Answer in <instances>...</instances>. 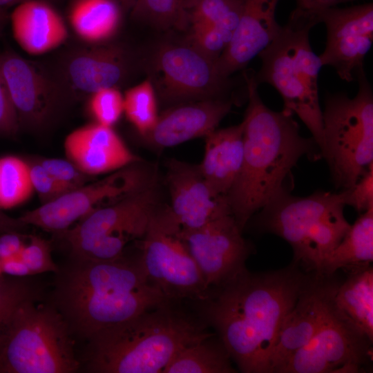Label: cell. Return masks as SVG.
Wrapping results in <instances>:
<instances>
[{
    "label": "cell",
    "mask_w": 373,
    "mask_h": 373,
    "mask_svg": "<svg viewBox=\"0 0 373 373\" xmlns=\"http://www.w3.org/2000/svg\"><path fill=\"white\" fill-rule=\"evenodd\" d=\"M373 260V207L350 225L341 241L326 258L322 275L332 276L341 268L352 270Z\"/></svg>",
    "instance_id": "4316f807"
},
{
    "label": "cell",
    "mask_w": 373,
    "mask_h": 373,
    "mask_svg": "<svg viewBox=\"0 0 373 373\" xmlns=\"http://www.w3.org/2000/svg\"><path fill=\"white\" fill-rule=\"evenodd\" d=\"M166 167L171 202L167 207L181 232L198 229L220 212L230 209L226 197L217 195L211 189L199 165L171 159Z\"/></svg>",
    "instance_id": "2e32d148"
},
{
    "label": "cell",
    "mask_w": 373,
    "mask_h": 373,
    "mask_svg": "<svg viewBox=\"0 0 373 373\" xmlns=\"http://www.w3.org/2000/svg\"><path fill=\"white\" fill-rule=\"evenodd\" d=\"M24 245L20 235L7 231L0 236V260L19 256Z\"/></svg>",
    "instance_id": "60d3db41"
},
{
    "label": "cell",
    "mask_w": 373,
    "mask_h": 373,
    "mask_svg": "<svg viewBox=\"0 0 373 373\" xmlns=\"http://www.w3.org/2000/svg\"><path fill=\"white\" fill-rule=\"evenodd\" d=\"M1 273L13 276H26L32 275L30 269L19 256L0 260Z\"/></svg>",
    "instance_id": "b9f144b4"
},
{
    "label": "cell",
    "mask_w": 373,
    "mask_h": 373,
    "mask_svg": "<svg viewBox=\"0 0 373 373\" xmlns=\"http://www.w3.org/2000/svg\"><path fill=\"white\" fill-rule=\"evenodd\" d=\"M154 66L160 95L169 102L227 98L232 86L218 71L216 59L193 45L163 46Z\"/></svg>",
    "instance_id": "4fadbf2b"
},
{
    "label": "cell",
    "mask_w": 373,
    "mask_h": 373,
    "mask_svg": "<svg viewBox=\"0 0 373 373\" xmlns=\"http://www.w3.org/2000/svg\"><path fill=\"white\" fill-rule=\"evenodd\" d=\"M155 175L143 186L97 209L64 231L75 258L115 260L124 257L128 243L144 238L160 206Z\"/></svg>",
    "instance_id": "9c48e42d"
},
{
    "label": "cell",
    "mask_w": 373,
    "mask_h": 373,
    "mask_svg": "<svg viewBox=\"0 0 373 373\" xmlns=\"http://www.w3.org/2000/svg\"><path fill=\"white\" fill-rule=\"evenodd\" d=\"M127 71V57L120 47L91 45L66 57L60 67L59 82L55 85L59 92L64 88L77 95H90L101 89L116 88Z\"/></svg>",
    "instance_id": "d6986e66"
},
{
    "label": "cell",
    "mask_w": 373,
    "mask_h": 373,
    "mask_svg": "<svg viewBox=\"0 0 373 373\" xmlns=\"http://www.w3.org/2000/svg\"><path fill=\"white\" fill-rule=\"evenodd\" d=\"M64 147L68 160L89 176L111 173L140 161L111 127L96 122L70 133Z\"/></svg>",
    "instance_id": "44dd1931"
},
{
    "label": "cell",
    "mask_w": 373,
    "mask_h": 373,
    "mask_svg": "<svg viewBox=\"0 0 373 373\" xmlns=\"http://www.w3.org/2000/svg\"><path fill=\"white\" fill-rule=\"evenodd\" d=\"M9 18L6 8H0V35Z\"/></svg>",
    "instance_id": "f6af8a7d"
},
{
    "label": "cell",
    "mask_w": 373,
    "mask_h": 373,
    "mask_svg": "<svg viewBox=\"0 0 373 373\" xmlns=\"http://www.w3.org/2000/svg\"><path fill=\"white\" fill-rule=\"evenodd\" d=\"M231 358L213 334L186 345L173 358L163 373H233Z\"/></svg>",
    "instance_id": "83f0119b"
},
{
    "label": "cell",
    "mask_w": 373,
    "mask_h": 373,
    "mask_svg": "<svg viewBox=\"0 0 373 373\" xmlns=\"http://www.w3.org/2000/svg\"><path fill=\"white\" fill-rule=\"evenodd\" d=\"M19 126L17 115L0 70V134L12 135Z\"/></svg>",
    "instance_id": "ab89813d"
},
{
    "label": "cell",
    "mask_w": 373,
    "mask_h": 373,
    "mask_svg": "<svg viewBox=\"0 0 373 373\" xmlns=\"http://www.w3.org/2000/svg\"><path fill=\"white\" fill-rule=\"evenodd\" d=\"M308 280L293 267L256 274L246 269L200 301L204 321L242 372L271 373L282 323Z\"/></svg>",
    "instance_id": "6da1fadb"
},
{
    "label": "cell",
    "mask_w": 373,
    "mask_h": 373,
    "mask_svg": "<svg viewBox=\"0 0 373 373\" xmlns=\"http://www.w3.org/2000/svg\"><path fill=\"white\" fill-rule=\"evenodd\" d=\"M0 70L19 124L32 127L44 124L59 93L53 79L30 61L10 51L0 55Z\"/></svg>",
    "instance_id": "ac0fdd59"
},
{
    "label": "cell",
    "mask_w": 373,
    "mask_h": 373,
    "mask_svg": "<svg viewBox=\"0 0 373 373\" xmlns=\"http://www.w3.org/2000/svg\"><path fill=\"white\" fill-rule=\"evenodd\" d=\"M40 164L68 191L87 184L90 177L80 171L69 160L48 158L42 160Z\"/></svg>",
    "instance_id": "d590c367"
},
{
    "label": "cell",
    "mask_w": 373,
    "mask_h": 373,
    "mask_svg": "<svg viewBox=\"0 0 373 373\" xmlns=\"http://www.w3.org/2000/svg\"><path fill=\"white\" fill-rule=\"evenodd\" d=\"M149 309L90 339L88 369L97 373H163L184 347L214 333L174 308Z\"/></svg>",
    "instance_id": "277c9868"
},
{
    "label": "cell",
    "mask_w": 373,
    "mask_h": 373,
    "mask_svg": "<svg viewBox=\"0 0 373 373\" xmlns=\"http://www.w3.org/2000/svg\"><path fill=\"white\" fill-rule=\"evenodd\" d=\"M19 257L32 275L58 270L51 257L48 242L39 237L31 236L29 242L22 249Z\"/></svg>",
    "instance_id": "e575fe53"
},
{
    "label": "cell",
    "mask_w": 373,
    "mask_h": 373,
    "mask_svg": "<svg viewBox=\"0 0 373 373\" xmlns=\"http://www.w3.org/2000/svg\"><path fill=\"white\" fill-rule=\"evenodd\" d=\"M317 278L309 279L280 327L271 360V373L313 338L329 318L338 285Z\"/></svg>",
    "instance_id": "e0dca14e"
},
{
    "label": "cell",
    "mask_w": 373,
    "mask_h": 373,
    "mask_svg": "<svg viewBox=\"0 0 373 373\" xmlns=\"http://www.w3.org/2000/svg\"><path fill=\"white\" fill-rule=\"evenodd\" d=\"M88 108L96 123L111 127L124 111V98L117 88L101 89L90 95Z\"/></svg>",
    "instance_id": "d6a6232c"
},
{
    "label": "cell",
    "mask_w": 373,
    "mask_h": 373,
    "mask_svg": "<svg viewBox=\"0 0 373 373\" xmlns=\"http://www.w3.org/2000/svg\"><path fill=\"white\" fill-rule=\"evenodd\" d=\"M318 23L314 12L293 10L276 38L258 54L261 66L254 78L258 85L269 84L280 93L283 109L305 124L321 153L323 127L318 77L323 66L309 41L310 30Z\"/></svg>",
    "instance_id": "5b68a950"
},
{
    "label": "cell",
    "mask_w": 373,
    "mask_h": 373,
    "mask_svg": "<svg viewBox=\"0 0 373 373\" xmlns=\"http://www.w3.org/2000/svg\"><path fill=\"white\" fill-rule=\"evenodd\" d=\"M354 0H296L297 7L306 12H314L318 10L334 7L337 4Z\"/></svg>",
    "instance_id": "7bdbcfd3"
},
{
    "label": "cell",
    "mask_w": 373,
    "mask_h": 373,
    "mask_svg": "<svg viewBox=\"0 0 373 373\" xmlns=\"http://www.w3.org/2000/svg\"><path fill=\"white\" fill-rule=\"evenodd\" d=\"M372 343L333 303L324 325L276 373L358 372L370 358Z\"/></svg>",
    "instance_id": "7c38bea8"
},
{
    "label": "cell",
    "mask_w": 373,
    "mask_h": 373,
    "mask_svg": "<svg viewBox=\"0 0 373 373\" xmlns=\"http://www.w3.org/2000/svg\"><path fill=\"white\" fill-rule=\"evenodd\" d=\"M166 207H158L141 241L140 263L149 280L170 301H202L210 294Z\"/></svg>",
    "instance_id": "30bf717a"
},
{
    "label": "cell",
    "mask_w": 373,
    "mask_h": 373,
    "mask_svg": "<svg viewBox=\"0 0 373 373\" xmlns=\"http://www.w3.org/2000/svg\"><path fill=\"white\" fill-rule=\"evenodd\" d=\"M13 35L27 53L39 55L64 43L68 29L47 0H28L16 6L10 16Z\"/></svg>",
    "instance_id": "603a6c76"
},
{
    "label": "cell",
    "mask_w": 373,
    "mask_h": 373,
    "mask_svg": "<svg viewBox=\"0 0 373 373\" xmlns=\"http://www.w3.org/2000/svg\"><path fill=\"white\" fill-rule=\"evenodd\" d=\"M358 92L328 95L322 111L321 156L328 164L336 188L352 186L373 163V93L363 69L357 75Z\"/></svg>",
    "instance_id": "ba28073f"
},
{
    "label": "cell",
    "mask_w": 373,
    "mask_h": 373,
    "mask_svg": "<svg viewBox=\"0 0 373 373\" xmlns=\"http://www.w3.org/2000/svg\"><path fill=\"white\" fill-rule=\"evenodd\" d=\"M23 226L19 218L14 219L3 215L0 211V229L12 231L15 228Z\"/></svg>",
    "instance_id": "ee69618b"
},
{
    "label": "cell",
    "mask_w": 373,
    "mask_h": 373,
    "mask_svg": "<svg viewBox=\"0 0 373 373\" xmlns=\"http://www.w3.org/2000/svg\"><path fill=\"white\" fill-rule=\"evenodd\" d=\"M231 98L208 99L182 104L158 117L156 124L144 137L153 146L172 147L204 136L216 129L230 112Z\"/></svg>",
    "instance_id": "7402d4cb"
},
{
    "label": "cell",
    "mask_w": 373,
    "mask_h": 373,
    "mask_svg": "<svg viewBox=\"0 0 373 373\" xmlns=\"http://www.w3.org/2000/svg\"><path fill=\"white\" fill-rule=\"evenodd\" d=\"M336 309L373 341V269L367 265L354 269L338 285L333 297Z\"/></svg>",
    "instance_id": "484cf974"
},
{
    "label": "cell",
    "mask_w": 373,
    "mask_h": 373,
    "mask_svg": "<svg viewBox=\"0 0 373 373\" xmlns=\"http://www.w3.org/2000/svg\"><path fill=\"white\" fill-rule=\"evenodd\" d=\"M238 25L227 47L216 60L220 73L229 77L244 68L278 35L276 19L279 0H240Z\"/></svg>",
    "instance_id": "ffe728a7"
},
{
    "label": "cell",
    "mask_w": 373,
    "mask_h": 373,
    "mask_svg": "<svg viewBox=\"0 0 373 373\" xmlns=\"http://www.w3.org/2000/svg\"><path fill=\"white\" fill-rule=\"evenodd\" d=\"M344 191L346 205L357 211L364 212L373 207V163L352 186Z\"/></svg>",
    "instance_id": "74e56055"
},
{
    "label": "cell",
    "mask_w": 373,
    "mask_h": 373,
    "mask_svg": "<svg viewBox=\"0 0 373 373\" xmlns=\"http://www.w3.org/2000/svg\"><path fill=\"white\" fill-rule=\"evenodd\" d=\"M248 105L243 124L244 151L240 172L226 196L242 231L254 213L285 185V179L303 156L321 158L312 137L300 133L293 114L277 112L262 101L254 74L245 71Z\"/></svg>",
    "instance_id": "7a4b0ae2"
},
{
    "label": "cell",
    "mask_w": 373,
    "mask_h": 373,
    "mask_svg": "<svg viewBox=\"0 0 373 373\" xmlns=\"http://www.w3.org/2000/svg\"><path fill=\"white\" fill-rule=\"evenodd\" d=\"M345 193L323 191L292 195L284 185L261 209L256 225L285 240L294 258L322 275L323 264L350 227L344 216Z\"/></svg>",
    "instance_id": "8992f818"
},
{
    "label": "cell",
    "mask_w": 373,
    "mask_h": 373,
    "mask_svg": "<svg viewBox=\"0 0 373 373\" xmlns=\"http://www.w3.org/2000/svg\"><path fill=\"white\" fill-rule=\"evenodd\" d=\"M1 268H0V276H1Z\"/></svg>",
    "instance_id": "c3c4849f"
},
{
    "label": "cell",
    "mask_w": 373,
    "mask_h": 373,
    "mask_svg": "<svg viewBox=\"0 0 373 373\" xmlns=\"http://www.w3.org/2000/svg\"><path fill=\"white\" fill-rule=\"evenodd\" d=\"M78 366L64 316L31 296L19 303L0 338V372L70 373Z\"/></svg>",
    "instance_id": "52a82bcc"
},
{
    "label": "cell",
    "mask_w": 373,
    "mask_h": 373,
    "mask_svg": "<svg viewBox=\"0 0 373 373\" xmlns=\"http://www.w3.org/2000/svg\"><path fill=\"white\" fill-rule=\"evenodd\" d=\"M133 163L103 179L87 183L50 202L25 213L19 218L23 225H33L46 231L64 232L76 221L104 203L115 202L145 185L154 175Z\"/></svg>",
    "instance_id": "8fae6325"
},
{
    "label": "cell",
    "mask_w": 373,
    "mask_h": 373,
    "mask_svg": "<svg viewBox=\"0 0 373 373\" xmlns=\"http://www.w3.org/2000/svg\"><path fill=\"white\" fill-rule=\"evenodd\" d=\"M124 98V111L137 131L145 136L157 120L153 84L149 79L130 88Z\"/></svg>",
    "instance_id": "4dcf8cb0"
},
{
    "label": "cell",
    "mask_w": 373,
    "mask_h": 373,
    "mask_svg": "<svg viewBox=\"0 0 373 373\" xmlns=\"http://www.w3.org/2000/svg\"><path fill=\"white\" fill-rule=\"evenodd\" d=\"M57 300L64 319L88 339L171 302L149 280L139 258L124 257L110 261L75 258L59 282Z\"/></svg>",
    "instance_id": "3957f363"
},
{
    "label": "cell",
    "mask_w": 373,
    "mask_h": 373,
    "mask_svg": "<svg viewBox=\"0 0 373 373\" xmlns=\"http://www.w3.org/2000/svg\"><path fill=\"white\" fill-rule=\"evenodd\" d=\"M122 9L118 0H73L68 20L81 40L89 45L102 44L117 32Z\"/></svg>",
    "instance_id": "d4e9b609"
},
{
    "label": "cell",
    "mask_w": 373,
    "mask_h": 373,
    "mask_svg": "<svg viewBox=\"0 0 373 373\" xmlns=\"http://www.w3.org/2000/svg\"><path fill=\"white\" fill-rule=\"evenodd\" d=\"M244 151L242 122L206 136L205 151L200 169L213 192L226 197L242 164Z\"/></svg>",
    "instance_id": "cb8c5ba5"
},
{
    "label": "cell",
    "mask_w": 373,
    "mask_h": 373,
    "mask_svg": "<svg viewBox=\"0 0 373 373\" xmlns=\"http://www.w3.org/2000/svg\"><path fill=\"white\" fill-rule=\"evenodd\" d=\"M137 0H118L122 9H132Z\"/></svg>",
    "instance_id": "7dc6e473"
},
{
    "label": "cell",
    "mask_w": 373,
    "mask_h": 373,
    "mask_svg": "<svg viewBox=\"0 0 373 373\" xmlns=\"http://www.w3.org/2000/svg\"><path fill=\"white\" fill-rule=\"evenodd\" d=\"M30 173L34 191L38 193L43 204L68 192L40 163L30 164Z\"/></svg>",
    "instance_id": "f35d334b"
},
{
    "label": "cell",
    "mask_w": 373,
    "mask_h": 373,
    "mask_svg": "<svg viewBox=\"0 0 373 373\" xmlns=\"http://www.w3.org/2000/svg\"><path fill=\"white\" fill-rule=\"evenodd\" d=\"M28 0H0V8H7L9 6H17Z\"/></svg>",
    "instance_id": "bcb514c9"
},
{
    "label": "cell",
    "mask_w": 373,
    "mask_h": 373,
    "mask_svg": "<svg viewBox=\"0 0 373 373\" xmlns=\"http://www.w3.org/2000/svg\"><path fill=\"white\" fill-rule=\"evenodd\" d=\"M33 192L30 164L15 155L0 157V210L21 205Z\"/></svg>",
    "instance_id": "f1b7e54d"
},
{
    "label": "cell",
    "mask_w": 373,
    "mask_h": 373,
    "mask_svg": "<svg viewBox=\"0 0 373 373\" xmlns=\"http://www.w3.org/2000/svg\"><path fill=\"white\" fill-rule=\"evenodd\" d=\"M193 45L209 57L216 59L231 41L233 35L207 23H192Z\"/></svg>",
    "instance_id": "836d02e7"
},
{
    "label": "cell",
    "mask_w": 373,
    "mask_h": 373,
    "mask_svg": "<svg viewBox=\"0 0 373 373\" xmlns=\"http://www.w3.org/2000/svg\"><path fill=\"white\" fill-rule=\"evenodd\" d=\"M193 0H137L131 9L133 17L167 29L183 28L189 21Z\"/></svg>",
    "instance_id": "f546056e"
},
{
    "label": "cell",
    "mask_w": 373,
    "mask_h": 373,
    "mask_svg": "<svg viewBox=\"0 0 373 373\" xmlns=\"http://www.w3.org/2000/svg\"><path fill=\"white\" fill-rule=\"evenodd\" d=\"M30 294L25 284L7 280L0 276V338L15 307L30 297Z\"/></svg>",
    "instance_id": "8d00e7d4"
},
{
    "label": "cell",
    "mask_w": 373,
    "mask_h": 373,
    "mask_svg": "<svg viewBox=\"0 0 373 373\" xmlns=\"http://www.w3.org/2000/svg\"><path fill=\"white\" fill-rule=\"evenodd\" d=\"M242 233L229 209L198 229L180 233L210 289L246 269L251 247Z\"/></svg>",
    "instance_id": "5bb4252c"
},
{
    "label": "cell",
    "mask_w": 373,
    "mask_h": 373,
    "mask_svg": "<svg viewBox=\"0 0 373 373\" xmlns=\"http://www.w3.org/2000/svg\"><path fill=\"white\" fill-rule=\"evenodd\" d=\"M240 14V0H193L189 21L214 25L233 35Z\"/></svg>",
    "instance_id": "1f68e13d"
},
{
    "label": "cell",
    "mask_w": 373,
    "mask_h": 373,
    "mask_svg": "<svg viewBox=\"0 0 373 373\" xmlns=\"http://www.w3.org/2000/svg\"><path fill=\"white\" fill-rule=\"evenodd\" d=\"M314 13L326 28L325 47L319 56L322 66L332 67L347 82L356 80L373 41L372 3Z\"/></svg>",
    "instance_id": "9a60e30c"
}]
</instances>
